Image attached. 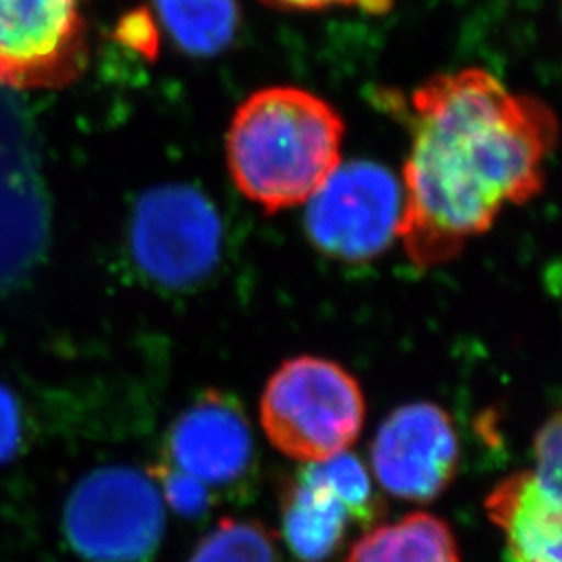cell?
Segmentation results:
<instances>
[{"label":"cell","mask_w":562,"mask_h":562,"mask_svg":"<svg viewBox=\"0 0 562 562\" xmlns=\"http://www.w3.org/2000/svg\"><path fill=\"white\" fill-rule=\"evenodd\" d=\"M25 415L15 392L0 383V467L15 461L25 443Z\"/></svg>","instance_id":"9a60e30c"},{"label":"cell","mask_w":562,"mask_h":562,"mask_svg":"<svg viewBox=\"0 0 562 562\" xmlns=\"http://www.w3.org/2000/svg\"><path fill=\"white\" fill-rule=\"evenodd\" d=\"M364 413L357 378L319 357L281 362L262 392V431L294 461H325L348 450L361 434Z\"/></svg>","instance_id":"3957f363"},{"label":"cell","mask_w":562,"mask_h":562,"mask_svg":"<svg viewBox=\"0 0 562 562\" xmlns=\"http://www.w3.org/2000/svg\"><path fill=\"white\" fill-rule=\"evenodd\" d=\"M121 36L127 41L130 46L138 48L142 53H155L159 46V32L157 25L148 18V13H136L130 15V20L123 23Z\"/></svg>","instance_id":"e0dca14e"},{"label":"cell","mask_w":562,"mask_h":562,"mask_svg":"<svg viewBox=\"0 0 562 562\" xmlns=\"http://www.w3.org/2000/svg\"><path fill=\"white\" fill-rule=\"evenodd\" d=\"M165 34L181 53L211 59L238 36V0H153Z\"/></svg>","instance_id":"4fadbf2b"},{"label":"cell","mask_w":562,"mask_h":562,"mask_svg":"<svg viewBox=\"0 0 562 562\" xmlns=\"http://www.w3.org/2000/svg\"><path fill=\"white\" fill-rule=\"evenodd\" d=\"M346 125L329 102L299 86L244 99L225 136L227 171L265 213L306 204L341 165Z\"/></svg>","instance_id":"7a4b0ae2"},{"label":"cell","mask_w":562,"mask_h":562,"mask_svg":"<svg viewBox=\"0 0 562 562\" xmlns=\"http://www.w3.org/2000/svg\"><path fill=\"white\" fill-rule=\"evenodd\" d=\"M561 415L533 440L536 464L508 475L485 498V513L504 533L506 562H562Z\"/></svg>","instance_id":"30bf717a"},{"label":"cell","mask_w":562,"mask_h":562,"mask_svg":"<svg viewBox=\"0 0 562 562\" xmlns=\"http://www.w3.org/2000/svg\"><path fill=\"white\" fill-rule=\"evenodd\" d=\"M461 462L454 423L434 402H411L380 425L371 443L373 477L390 496L431 503L452 483Z\"/></svg>","instance_id":"8fae6325"},{"label":"cell","mask_w":562,"mask_h":562,"mask_svg":"<svg viewBox=\"0 0 562 562\" xmlns=\"http://www.w3.org/2000/svg\"><path fill=\"white\" fill-rule=\"evenodd\" d=\"M283 11H325V9H355L367 15H385L394 0H261Z\"/></svg>","instance_id":"2e32d148"},{"label":"cell","mask_w":562,"mask_h":562,"mask_svg":"<svg viewBox=\"0 0 562 562\" xmlns=\"http://www.w3.org/2000/svg\"><path fill=\"white\" fill-rule=\"evenodd\" d=\"M402 183L380 162L340 165L306 201L304 227L317 250L338 261L380 257L398 238Z\"/></svg>","instance_id":"ba28073f"},{"label":"cell","mask_w":562,"mask_h":562,"mask_svg":"<svg viewBox=\"0 0 562 562\" xmlns=\"http://www.w3.org/2000/svg\"><path fill=\"white\" fill-rule=\"evenodd\" d=\"M88 59L86 0H0V86L65 88Z\"/></svg>","instance_id":"9c48e42d"},{"label":"cell","mask_w":562,"mask_h":562,"mask_svg":"<svg viewBox=\"0 0 562 562\" xmlns=\"http://www.w3.org/2000/svg\"><path fill=\"white\" fill-rule=\"evenodd\" d=\"M63 531L86 562H146L165 531L161 490L134 467L94 469L71 490Z\"/></svg>","instance_id":"5b68a950"},{"label":"cell","mask_w":562,"mask_h":562,"mask_svg":"<svg viewBox=\"0 0 562 562\" xmlns=\"http://www.w3.org/2000/svg\"><path fill=\"white\" fill-rule=\"evenodd\" d=\"M188 562H278V546L262 522L223 519Z\"/></svg>","instance_id":"5bb4252c"},{"label":"cell","mask_w":562,"mask_h":562,"mask_svg":"<svg viewBox=\"0 0 562 562\" xmlns=\"http://www.w3.org/2000/svg\"><path fill=\"white\" fill-rule=\"evenodd\" d=\"M408 130L398 238L419 269L454 261L506 206L533 201L559 140L542 99L508 90L482 67L423 81L408 101Z\"/></svg>","instance_id":"6da1fadb"},{"label":"cell","mask_w":562,"mask_h":562,"mask_svg":"<svg viewBox=\"0 0 562 562\" xmlns=\"http://www.w3.org/2000/svg\"><path fill=\"white\" fill-rule=\"evenodd\" d=\"M255 438L236 398L206 390L171 425L161 462L148 473L162 501L183 517H199L217 494L246 482Z\"/></svg>","instance_id":"277c9868"},{"label":"cell","mask_w":562,"mask_h":562,"mask_svg":"<svg viewBox=\"0 0 562 562\" xmlns=\"http://www.w3.org/2000/svg\"><path fill=\"white\" fill-rule=\"evenodd\" d=\"M383 501L361 459L348 450L304 462L281 498V536L296 562L331 561L355 529H371Z\"/></svg>","instance_id":"52a82bcc"},{"label":"cell","mask_w":562,"mask_h":562,"mask_svg":"<svg viewBox=\"0 0 562 562\" xmlns=\"http://www.w3.org/2000/svg\"><path fill=\"white\" fill-rule=\"evenodd\" d=\"M344 562H461L459 543L448 522L429 513L367 529Z\"/></svg>","instance_id":"7c38bea8"},{"label":"cell","mask_w":562,"mask_h":562,"mask_svg":"<svg viewBox=\"0 0 562 562\" xmlns=\"http://www.w3.org/2000/svg\"><path fill=\"white\" fill-rule=\"evenodd\" d=\"M217 206L190 183H161L142 194L130 220V255L142 276L169 290L206 280L220 265Z\"/></svg>","instance_id":"8992f818"}]
</instances>
